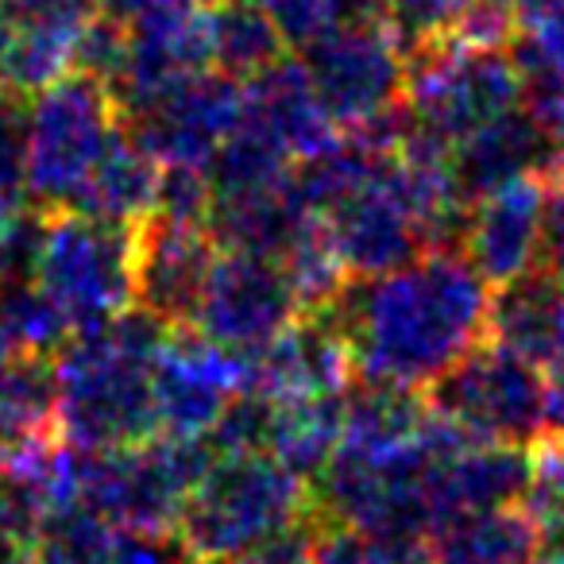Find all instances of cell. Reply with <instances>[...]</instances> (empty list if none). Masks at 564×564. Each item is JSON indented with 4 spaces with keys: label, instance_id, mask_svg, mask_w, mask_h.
I'll list each match as a JSON object with an SVG mask.
<instances>
[{
    "label": "cell",
    "instance_id": "42",
    "mask_svg": "<svg viewBox=\"0 0 564 564\" xmlns=\"http://www.w3.org/2000/svg\"><path fill=\"white\" fill-rule=\"evenodd\" d=\"M0 564H35L32 549L17 545V541H0Z\"/></svg>",
    "mask_w": 564,
    "mask_h": 564
},
{
    "label": "cell",
    "instance_id": "33",
    "mask_svg": "<svg viewBox=\"0 0 564 564\" xmlns=\"http://www.w3.org/2000/svg\"><path fill=\"white\" fill-rule=\"evenodd\" d=\"M209 209H213L209 171H202V166H163L151 217H166V220H178V225H205L209 228Z\"/></svg>",
    "mask_w": 564,
    "mask_h": 564
},
{
    "label": "cell",
    "instance_id": "16",
    "mask_svg": "<svg viewBox=\"0 0 564 564\" xmlns=\"http://www.w3.org/2000/svg\"><path fill=\"white\" fill-rule=\"evenodd\" d=\"M456 186L468 202L495 194L502 186H514L522 178H549L561 171V143L549 120H541L530 105L502 112L499 120L484 124L460 140L453 151Z\"/></svg>",
    "mask_w": 564,
    "mask_h": 564
},
{
    "label": "cell",
    "instance_id": "3",
    "mask_svg": "<svg viewBox=\"0 0 564 564\" xmlns=\"http://www.w3.org/2000/svg\"><path fill=\"white\" fill-rule=\"evenodd\" d=\"M310 479L271 453H217L178 518V533L202 564H220L256 541L314 514Z\"/></svg>",
    "mask_w": 564,
    "mask_h": 564
},
{
    "label": "cell",
    "instance_id": "37",
    "mask_svg": "<svg viewBox=\"0 0 564 564\" xmlns=\"http://www.w3.org/2000/svg\"><path fill=\"white\" fill-rule=\"evenodd\" d=\"M541 271L564 279V174H549L545 182V205H541V228H538V263Z\"/></svg>",
    "mask_w": 564,
    "mask_h": 564
},
{
    "label": "cell",
    "instance_id": "10",
    "mask_svg": "<svg viewBox=\"0 0 564 564\" xmlns=\"http://www.w3.org/2000/svg\"><path fill=\"white\" fill-rule=\"evenodd\" d=\"M299 291L279 259L220 248L186 329L256 360L286 325L299 322Z\"/></svg>",
    "mask_w": 564,
    "mask_h": 564
},
{
    "label": "cell",
    "instance_id": "41",
    "mask_svg": "<svg viewBox=\"0 0 564 564\" xmlns=\"http://www.w3.org/2000/svg\"><path fill=\"white\" fill-rule=\"evenodd\" d=\"M12 35H17V20H12L9 4H4V0H0V70H4V58H9Z\"/></svg>",
    "mask_w": 564,
    "mask_h": 564
},
{
    "label": "cell",
    "instance_id": "5",
    "mask_svg": "<svg viewBox=\"0 0 564 564\" xmlns=\"http://www.w3.org/2000/svg\"><path fill=\"white\" fill-rule=\"evenodd\" d=\"M213 456L217 448L205 437H148L105 453L74 448V502L94 507L117 530H166L178 525Z\"/></svg>",
    "mask_w": 564,
    "mask_h": 564
},
{
    "label": "cell",
    "instance_id": "22",
    "mask_svg": "<svg viewBox=\"0 0 564 564\" xmlns=\"http://www.w3.org/2000/svg\"><path fill=\"white\" fill-rule=\"evenodd\" d=\"M545 553V533L525 507L471 510L433 530V564H533Z\"/></svg>",
    "mask_w": 564,
    "mask_h": 564
},
{
    "label": "cell",
    "instance_id": "6",
    "mask_svg": "<svg viewBox=\"0 0 564 564\" xmlns=\"http://www.w3.org/2000/svg\"><path fill=\"white\" fill-rule=\"evenodd\" d=\"M135 228L78 209L51 217L35 286L66 317L70 337L135 306Z\"/></svg>",
    "mask_w": 564,
    "mask_h": 564
},
{
    "label": "cell",
    "instance_id": "25",
    "mask_svg": "<svg viewBox=\"0 0 564 564\" xmlns=\"http://www.w3.org/2000/svg\"><path fill=\"white\" fill-rule=\"evenodd\" d=\"M286 40L259 0H209V66L225 78L251 82L286 58Z\"/></svg>",
    "mask_w": 564,
    "mask_h": 564
},
{
    "label": "cell",
    "instance_id": "21",
    "mask_svg": "<svg viewBox=\"0 0 564 564\" xmlns=\"http://www.w3.org/2000/svg\"><path fill=\"white\" fill-rule=\"evenodd\" d=\"M58 383L51 356L0 360V471L58 445Z\"/></svg>",
    "mask_w": 564,
    "mask_h": 564
},
{
    "label": "cell",
    "instance_id": "17",
    "mask_svg": "<svg viewBox=\"0 0 564 564\" xmlns=\"http://www.w3.org/2000/svg\"><path fill=\"white\" fill-rule=\"evenodd\" d=\"M533 479L530 448L471 441L460 430L445 441L433 464V510L437 525L471 510H499L525 502Z\"/></svg>",
    "mask_w": 564,
    "mask_h": 564
},
{
    "label": "cell",
    "instance_id": "38",
    "mask_svg": "<svg viewBox=\"0 0 564 564\" xmlns=\"http://www.w3.org/2000/svg\"><path fill=\"white\" fill-rule=\"evenodd\" d=\"M17 24L70 28L78 32L89 17H97V0H4Z\"/></svg>",
    "mask_w": 564,
    "mask_h": 564
},
{
    "label": "cell",
    "instance_id": "47",
    "mask_svg": "<svg viewBox=\"0 0 564 564\" xmlns=\"http://www.w3.org/2000/svg\"><path fill=\"white\" fill-rule=\"evenodd\" d=\"M205 4H209V0H205Z\"/></svg>",
    "mask_w": 564,
    "mask_h": 564
},
{
    "label": "cell",
    "instance_id": "26",
    "mask_svg": "<svg viewBox=\"0 0 564 564\" xmlns=\"http://www.w3.org/2000/svg\"><path fill=\"white\" fill-rule=\"evenodd\" d=\"M117 525L86 502H63L47 514L32 541L35 564H112Z\"/></svg>",
    "mask_w": 564,
    "mask_h": 564
},
{
    "label": "cell",
    "instance_id": "1",
    "mask_svg": "<svg viewBox=\"0 0 564 564\" xmlns=\"http://www.w3.org/2000/svg\"><path fill=\"white\" fill-rule=\"evenodd\" d=\"M329 306L352 345L356 376L430 391L487 340L491 291L460 251H425L399 271L348 279Z\"/></svg>",
    "mask_w": 564,
    "mask_h": 564
},
{
    "label": "cell",
    "instance_id": "43",
    "mask_svg": "<svg viewBox=\"0 0 564 564\" xmlns=\"http://www.w3.org/2000/svg\"><path fill=\"white\" fill-rule=\"evenodd\" d=\"M533 564H564V545H556L553 553H541Z\"/></svg>",
    "mask_w": 564,
    "mask_h": 564
},
{
    "label": "cell",
    "instance_id": "14",
    "mask_svg": "<svg viewBox=\"0 0 564 564\" xmlns=\"http://www.w3.org/2000/svg\"><path fill=\"white\" fill-rule=\"evenodd\" d=\"M217 251L205 225L148 217L135 228V306L155 314L166 329H186Z\"/></svg>",
    "mask_w": 564,
    "mask_h": 564
},
{
    "label": "cell",
    "instance_id": "39",
    "mask_svg": "<svg viewBox=\"0 0 564 564\" xmlns=\"http://www.w3.org/2000/svg\"><path fill=\"white\" fill-rule=\"evenodd\" d=\"M314 564H368L360 549V538L345 525H333L325 522L322 538H317V549H314Z\"/></svg>",
    "mask_w": 564,
    "mask_h": 564
},
{
    "label": "cell",
    "instance_id": "31",
    "mask_svg": "<svg viewBox=\"0 0 564 564\" xmlns=\"http://www.w3.org/2000/svg\"><path fill=\"white\" fill-rule=\"evenodd\" d=\"M32 163V101L12 86H0V205L28 202Z\"/></svg>",
    "mask_w": 564,
    "mask_h": 564
},
{
    "label": "cell",
    "instance_id": "11",
    "mask_svg": "<svg viewBox=\"0 0 564 564\" xmlns=\"http://www.w3.org/2000/svg\"><path fill=\"white\" fill-rule=\"evenodd\" d=\"M240 120L243 82L225 78L217 70H202L166 89L159 101L143 105L132 117H120V124L159 166H202V171H209V163Z\"/></svg>",
    "mask_w": 564,
    "mask_h": 564
},
{
    "label": "cell",
    "instance_id": "32",
    "mask_svg": "<svg viewBox=\"0 0 564 564\" xmlns=\"http://www.w3.org/2000/svg\"><path fill=\"white\" fill-rule=\"evenodd\" d=\"M530 456H533V479L522 507L541 525L545 541L564 545V437L561 433H545L530 448Z\"/></svg>",
    "mask_w": 564,
    "mask_h": 564
},
{
    "label": "cell",
    "instance_id": "18",
    "mask_svg": "<svg viewBox=\"0 0 564 564\" xmlns=\"http://www.w3.org/2000/svg\"><path fill=\"white\" fill-rule=\"evenodd\" d=\"M549 178H522L471 202L460 256L491 286L525 274L538 263V228Z\"/></svg>",
    "mask_w": 564,
    "mask_h": 564
},
{
    "label": "cell",
    "instance_id": "13",
    "mask_svg": "<svg viewBox=\"0 0 564 564\" xmlns=\"http://www.w3.org/2000/svg\"><path fill=\"white\" fill-rule=\"evenodd\" d=\"M391 155L352 197L322 213L325 232L345 263L348 279H376V274L399 271L430 251L425 232L406 202L399 182V166Z\"/></svg>",
    "mask_w": 564,
    "mask_h": 564
},
{
    "label": "cell",
    "instance_id": "20",
    "mask_svg": "<svg viewBox=\"0 0 564 564\" xmlns=\"http://www.w3.org/2000/svg\"><path fill=\"white\" fill-rule=\"evenodd\" d=\"M487 340L510 348L522 360L549 368L564 356V279L530 267L518 279L495 286L487 310Z\"/></svg>",
    "mask_w": 564,
    "mask_h": 564
},
{
    "label": "cell",
    "instance_id": "44",
    "mask_svg": "<svg viewBox=\"0 0 564 564\" xmlns=\"http://www.w3.org/2000/svg\"><path fill=\"white\" fill-rule=\"evenodd\" d=\"M553 132H556V143H561V174H564V120L553 128Z\"/></svg>",
    "mask_w": 564,
    "mask_h": 564
},
{
    "label": "cell",
    "instance_id": "34",
    "mask_svg": "<svg viewBox=\"0 0 564 564\" xmlns=\"http://www.w3.org/2000/svg\"><path fill=\"white\" fill-rule=\"evenodd\" d=\"M464 9L468 0H383V20L402 40V47L414 51L453 32Z\"/></svg>",
    "mask_w": 564,
    "mask_h": 564
},
{
    "label": "cell",
    "instance_id": "9",
    "mask_svg": "<svg viewBox=\"0 0 564 564\" xmlns=\"http://www.w3.org/2000/svg\"><path fill=\"white\" fill-rule=\"evenodd\" d=\"M302 66L340 132L391 112L406 94V47L383 17L333 28L302 47Z\"/></svg>",
    "mask_w": 564,
    "mask_h": 564
},
{
    "label": "cell",
    "instance_id": "29",
    "mask_svg": "<svg viewBox=\"0 0 564 564\" xmlns=\"http://www.w3.org/2000/svg\"><path fill=\"white\" fill-rule=\"evenodd\" d=\"M51 217L40 202H12L0 205V291L35 282L43 248H47Z\"/></svg>",
    "mask_w": 564,
    "mask_h": 564
},
{
    "label": "cell",
    "instance_id": "8",
    "mask_svg": "<svg viewBox=\"0 0 564 564\" xmlns=\"http://www.w3.org/2000/svg\"><path fill=\"white\" fill-rule=\"evenodd\" d=\"M120 132L109 86L74 70L32 97V163L28 194L58 213L78 202L82 186Z\"/></svg>",
    "mask_w": 564,
    "mask_h": 564
},
{
    "label": "cell",
    "instance_id": "7",
    "mask_svg": "<svg viewBox=\"0 0 564 564\" xmlns=\"http://www.w3.org/2000/svg\"><path fill=\"white\" fill-rule=\"evenodd\" d=\"M430 410L471 441L533 448L549 433L545 368L484 340L425 394Z\"/></svg>",
    "mask_w": 564,
    "mask_h": 564
},
{
    "label": "cell",
    "instance_id": "27",
    "mask_svg": "<svg viewBox=\"0 0 564 564\" xmlns=\"http://www.w3.org/2000/svg\"><path fill=\"white\" fill-rule=\"evenodd\" d=\"M78 32H70V28L17 24L9 58H4V70H0V86H12V89H20V94L35 97L40 89L55 86L58 78L74 74Z\"/></svg>",
    "mask_w": 564,
    "mask_h": 564
},
{
    "label": "cell",
    "instance_id": "12",
    "mask_svg": "<svg viewBox=\"0 0 564 564\" xmlns=\"http://www.w3.org/2000/svg\"><path fill=\"white\" fill-rule=\"evenodd\" d=\"M151 391L155 437H209L228 402L251 391V360L194 329H171L159 348Z\"/></svg>",
    "mask_w": 564,
    "mask_h": 564
},
{
    "label": "cell",
    "instance_id": "24",
    "mask_svg": "<svg viewBox=\"0 0 564 564\" xmlns=\"http://www.w3.org/2000/svg\"><path fill=\"white\" fill-rule=\"evenodd\" d=\"M345 437V394L274 399L267 453L279 456L302 479H317Z\"/></svg>",
    "mask_w": 564,
    "mask_h": 564
},
{
    "label": "cell",
    "instance_id": "15",
    "mask_svg": "<svg viewBox=\"0 0 564 564\" xmlns=\"http://www.w3.org/2000/svg\"><path fill=\"white\" fill-rule=\"evenodd\" d=\"M356 360L333 306L302 310L263 352L251 360V391L267 399H314L345 394L352 387Z\"/></svg>",
    "mask_w": 564,
    "mask_h": 564
},
{
    "label": "cell",
    "instance_id": "19",
    "mask_svg": "<svg viewBox=\"0 0 564 564\" xmlns=\"http://www.w3.org/2000/svg\"><path fill=\"white\" fill-rule=\"evenodd\" d=\"M243 117L263 128L294 163L317 155L340 135L325 105L317 101L302 58L291 55L279 58L259 78L243 82Z\"/></svg>",
    "mask_w": 564,
    "mask_h": 564
},
{
    "label": "cell",
    "instance_id": "35",
    "mask_svg": "<svg viewBox=\"0 0 564 564\" xmlns=\"http://www.w3.org/2000/svg\"><path fill=\"white\" fill-rule=\"evenodd\" d=\"M322 530H325V518L314 510V514H306L302 522L256 541V545H248L243 553L228 556V561H220V564H314V549H317Z\"/></svg>",
    "mask_w": 564,
    "mask_h": 564
},
{
    "label": "cell",
    "instance_id": "30",
    "mask_svg": "<svg viewBox=\"0 0 564 564\" xmlns=\"http://www.w3.org/2000/svg\"><path fill=\"white\" fill-rule=\"evenodd\" d=\"M259 9L274 20L286 47H310L348 20L383 17V0H259Z\"/></svg>",
    "mask_w": 564,
    "mask_h": 564
},
{
    "label": "cell",
    "instance_id": "36",
    "mask_svg": "<svg viewBox=\"0 0 564 564\" xmlns=\"http://www.w3.org/2000/svg\"><path fill=\"white\" fill-rule=\"evenodd\" d=\"M112 564H202L186 545L178 525L166 530H120L112 545Z\"/></svg>",
    "mask_w": 564,
    "mask_h": 564
},
{
    "label": "cell",
    "instance_id": "45",
    "mask_svg": "<svg viewBox=\"0 0 564 564\" xmlns=\"http://www.w3.org/2000/svg\"><path fill=\"white\" fill-rule=\"evenodd\" d=\"M4 356H9V348H4V340H0V360H4Z\"/></svg>",
    "mask_w": 564,
    "mask_h": 564
},
{
    "label": "cell",
    "instance_id": "40",
    "mask_svg": "<svg viewBox=\"0 0 564 564\" xmlns=\"http://www.w3.org/2000/svg\"><path fill=\"white\" fill-rule=\"evenodd\" d=\"M545 387H549V433L564 437V356L545 368Z\"/></svg>",
    "mask_w": 564,
    "mask_h": 564
},
{
    "label": "cell",
    "instance_id": "4",
    "mask_svg": "<svg viewBox=\"0 0 564 564\" xmlns=\"http://www.w3.org/2000/svg\"><path fill=\"white\" fill-rule=\"evenodd\" d=\"M402 105L417 135L453 151L502 112L525 105V78L510 47L441 35L406 51Z\"/></svg>",
    "mask_w": 564,
    "mask_h": 564
},
{
    "label": "cell",
    "instance_id": "23",
    "mask_svg": "<svg viewBox=\"0 0 564 564\" xmlns=\"http://www.w3.org/2000/svg\"><path fill=\"white\" fill-rule=\"evenodd\" d=\"M159 174H163V166L124 132V124H120L117 140L109 143V151H105L101 163L94 166V174H89V182L82 186L78 202H74L70 209L112 220V225L135 228L155 209Z\"/></svg>",
    "mask_w": 564,
    "mask_h": 564
},
{
    "label": "cell",
    "instance_id": "28",
    "mask_svg": "<svg viewBox=\"0 0 564 564\" xmlns=\"http://www.w3.org/2000/svg\"><path fill=\"white\" fill-rule=\"evenodd\" d=\"M0 340L9 356H51L70 340V325L35 282H24L0 291Z\"/></svg>",
    "mask_w": 564,
    "mask_h": 564
},
{
    "label": "cell",
    "instance_id": "46",
    "mask_svg": "<svg viewBox=\"0 0 564 564\" xmlns=\"http://www.w3.org/2000/svg\"><path fill=\"white\" fill-rule=\"evenodd\" d=\"M499 4H514V9H518V0H499Z\"/></svg>",
    "mask_w": 564,
    "mask_h": 564
},
{
    "label": "cell",
    "instance_id": "2",
    "mask_svg": "<svg viewBox=\"0 0 564 564\" xmlns=\"http://www.w3.org/2000/svg\"><path fill=\"white\" fill-rule=\"evenodd\" d=\"M166 333L155 314L132 306L58 348V433L66 445L105 453L155 437L151 379Z\"/></svg>",
    "mask_w": 564,
    "mask_h": 564
}]
</instances>
